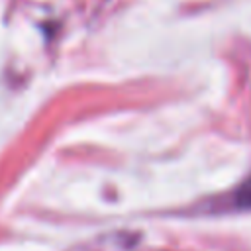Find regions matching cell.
Instances as JSON below:
<instances>
[{
    "label": "cell",
    "instance_id": "1",
    "mask_svg": "<svg viewBox=\"0 0 251 251\" xmlns=\"http://www.w3.org/2000/svg\"><path fill=\"white\" fill-rule=\"evenodd\" d=\"M231 206L237 210H251V176L245 178L231 194Z\"/></svg>",
    "mask_w": 251,
    "mask_h": 251
}]
</instances>
